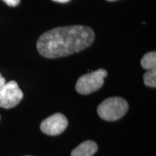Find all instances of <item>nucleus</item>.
Returning <instances> with one entry per match:
<instances>
[{
	"label": "nucleus",
	"mask_w": 156,
	"mask_h": 156,
	"mask_svg": "<svg viewBox=\"0 0 156 156\" xmlns=\"http://www.w3.org/2000/svg\"><path fill=\"white\" fill-rule=\"evenodd\" d=\"M94 39V31L88 26L58 27L41 35L37 41V49L46 58L64 57L89 47Z\"/></svg>",
	"instance_id": "obj_1"
},
{
	"label": "nucleus",
	"mask_w": 156,
	"mask_h": 156,
	"mask_svg": "<svg viewBox=\"0 0 156 156\" xmlns=\"http://www.w3.org/2000/svg\"><path fill=\"white\" fill-rule=\"evenodd\" d=\"M129 104L121 97H110L105 99L98 106V114L101 119L108 122L120 119L127 112Z\"/></svg>",
	"instance_id": "obj_2"
},
{
	"label": "nucleus",
	"mask_w": 156,
	"mask_h": 156,
	"mask_svg": "<svg viewBox=\"0 0 156 156\" xmlns=\"http://www.w3.org/2000/svg\"><path fill=\"white\" fill-rule=\"evenodd\" d=\"M108 73L106 69H99L82 75L76 83V90L80 94L88 95L97 91L104 83V78L107 77Z\"/></svg>",
	"instance_id": "obj_3"
},
{
	"label": "nucleus",
	"mask_w": 156,
	"mask_h": 156,
	"mask_svg": "<svg viewBox=\"0 0 156 156\" xmlns=\"http://www.w3.org/2000/svg\"><path fill=\"white\" fill-rule=\"evenodd\" d=\"M23 97V93L14 80L6 83L0 87V107L11 108L17 106Z\"/></svg>",
	"instance_id": "obj_4"
},
{
	"label": "nucleus",
	"mask_w": 156,
	"mask_h": 156,
	"mask_svg": "<svg viewBox=\"0 0 156 156\" xmlns=\"http://www.w3.org/2000/svg\"><path fill=\"white\" fill-rule=\"evenodd\" d=\"M68 126L67 119L61 113H56L44 119L41 124V129L44 134L50 136L58 135Z\"/></svg>",
	"instance_id": "obj_5"
},
{
	"label": "nucleus",
	"mask_w": 156,
	"mask_h": 156,
	"mask_svg": "<svg viewBox=\"0 0 156 156\" xmlns=\"http://www.w3.org/2000/svg\"><path fill=\"white\" fill-rule=\"evenodd\" d=\"M98 151V145L94 141L83 142L71 153V156H93Z\"/></svg>",
	"instance_id": "obj_6"
},
{
	"label": "nucleus",
	"mask_w": 156,
	"mask_h": 156,
	"mask_svg": "<svg viewBox=\"0 0 156 156\" xmlns=\"http://www.w3.org/2000/svg\"><path fill=\"white\" fill-rule=\"evenodd\" d=\"M141 66L144 69L150 70L155 69L156 67V53L151 51L145 54L141 59Z\"/></svg>",
	"instance_id": "obj_7"
},
{
	"label": "nucleus",
	"mask_w": 156,
	"mask_h": 156,
	"mask_svg": "<svg viewBox=\"0 0 156 156\" xmlns=\"http://www.w3.org/2000/svg\"><path fill=\"white\" fill-rule=\"evenodd\" d=\"M145 85L151 87H156V70L155 69L147 70L143 75Z\"/></svg>",
	"instance_id": "obj_8"
},
{
	"label": "nucleus",
	"mask_w": 156,
	"mask_h": 156,
	"mask_svg": "<svg viewBox=\"0 0 156 156\" xmlns=\"http://www.w3.org/2000/svg\"><path fill=\"white\" fill-rule=\"evenodd\" d=\"M3 1L7 5L11 6V7H15V6L18 5L20 2V0H3Z\"/></svg>",
	"instance_id": "obj_9"
},
{
	"label": "nucleus",
	"mask_w": 156,
	"mask_h": 156,
	"mask_svg": "<svg viewBox=\"0 0 156 156\" xmlns=\"http://www.w3.org/2000/svg\"><path fill=\"white\" fill-rule=\"evenodd\" d=\"M5 83H6V80L2 77V76L1 74H0V87H2Z\"/></svg>",
	"instance_id": "obj_10"
},
{
	"label": "nucleus",
	"mask_w": 156,
	"mask_h": 156,
	"mask_svg": "<svg viewBox=\"0 0 156 156\" xmlns=\"http://www.w3.org/2000/svg\"><path fill=\"white\" fill-rule=\"evenodd\" d=\"M54 2H60V3H66L69 2L70 0H53Z\"/></svg>",
	"instance_id": "obj_11"
},
{
	"label": "nucleus",
	"mask_w": 156,
	"mask_h": 156,
	"mask_svg": "<svg viewBox=\"0 0 156 156\" xmlns=\"http://www.w3.org/2000/svg\"><path fill=\"white\" fill-rule=\"evenodd\" d=\"M107 1H114V0H107Z\"/></svg>",
	"instance_id": "obj_12"
}]
</instances>
